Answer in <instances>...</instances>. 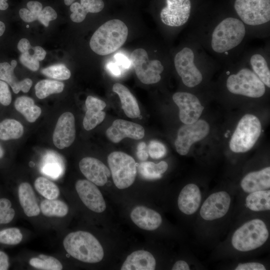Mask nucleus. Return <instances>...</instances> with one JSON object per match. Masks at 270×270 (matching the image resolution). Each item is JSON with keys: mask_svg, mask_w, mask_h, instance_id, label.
<instances>
[{"mask_svg": "<svg viewBox=\"0 0 270 270\" xmlns=\"http://www.w3.org/2000/svg\"><path fill=\"white\" fill-rule=\"evenodd\" d=\"M226 87L231 93L254 98L262 96L266 90L264 84L254 72L247 68L230 76Z\"/></svg>", "mask_w": 270, "mask_h": 270, "instance_id": "7", "label": "nucleus"}, {"mask_svg": "<svg viewBox=\"0 0 270 270\" xmlns=\"http://www.w3.org/2000/svg\"><path fill=\"white\" fill-rule=\"evenodd\" d=\"M128 36L126 24L118 19L110 20L100 26L92 36L90 48L100 56L110 54L120 48Z\"/></svg>", "mask_w": 270, "mask_h": 270, "instance_id": "2", "label": "nucleus"}, {"mask_svg": "<svg viewBox=\"0 0 270 270\" xmlns=\"http://www.w3.org/2000/svg\"><path fill=\"white\" fill-rule=\"evenodd\" d=\"M41 72L48 77L58 80H68L71 76L70 70L62 64H54L43 68Z\"/></svg>", "mask_w": 270, "mask_h": 270, "instance_id": "39", "label": "nucleus"}, {"mask_svg": "<svg viewBox=\"0 0 270 270\" xmlns=\"http://www.w3.org/2000/svg\"><path fill=\"white\" fill-rule=\"evenodd\" d=\"M262 126L255 116L246 114L239 121L230 142V148L234 152H244L250 150L260 136Z\"/></svg>", "mask_w": 270, "mask_h": 270, "instance_id": "5", "label": "nucleus"}, {"mask_svg": "<svg viewBox=\"0 0 270 270\" xmlns=\"http://www.w3.org/2000/svg\"><path fill=\"white\" fill-rule=\"evenodd\" d=\"M160 13L162 22L168 26H180L188 20L191 12L190 0H166Z\"/></svg>", "mask_w": 270, "mask_h": 270, "instance_id": "13", "label": "nucleus"}, {"mask_svg": "<svg viewBox=\"0 0 270 270\" xmlns=\"http://www.w3.org/2000/svg\"><path fill=\"white\" fill-rule=\"evenodd\" d=\"M14 107L30 122H34L42 112L41 108L34 104L32 98L28 96L18 98L14 102Z\"/></svg>", "mask_w": 270, "mask_h": 270, "instance_id": "28", "label": "nucleus"}, {"mask_svg": "<svg viewBox=\"0 0 270 270\" xmlns=\"http://www.w3.org/2000/svg\"><path fill=\"white\" fill-rule=\"evenodd\" d=\"M268 236L269 232L265 222L256 218L246 222L236 229L231 242L237 250L249 252L264 245Z\"/></svg>", "mask_w": 270, "mask_h": 270, "instance_id": "4", "label": "nucleus"}, {"mask_svg": "<svg viewBox=\"0 0 270 270\" xmlns=\"http://www.w3.org/2000/svg\"><path fill=\"white\" fill-rule=\"evenodd\" d=\"M252 68L262 82L270 87V71L267 62L260 54H254L250 60Z\"/></svg>", "mask_w": 270, "mask_h": 270, "instance_id": "35", "label": "nucleus"}, {"mask_svg": "<svg viewBox=\"0 0 270 270\" xmlns=\"http://www.w3.org/2000/svg\"><path fill=\"white\" fill-rule=\"evenodd\" d=\"M34 186L36 191L46 199H56L60 195L58 186L44 177H38L34 181Z\"/></svg>", "mask_w": 270, "mask_h": 270, "instance_id": "36", "label": "nucleus"}, {"mask_svg": "<svg viewBox=\"0 0 270 270\" xmlns=\"http://www.w3.org/2000/svg\"><path fill=\"white\" fill-rule=\"evenodd\" d=\"M172 270H190L188 264L184 260H179L176 261L172 266Z\"/></svg>", "mask_w": 270, "mask_h": 270, "instance_id": "51", "label": "nucleus"}, {"mask_svg": "<svg viewBox=\"0 0 270 270\" xmlns=\"http://www.w3.org/2000/svg\"><path fill=\"white\" fill-rule=\"evenodd\" d=\"M172 100L179 108V118L184 124L196 122L202 114L204 107L194 94L186 92H177Z\"/></svg>", "mask_w": 270, "mask_h": 270, "instance_id": "12", "label": "nucleus"}, {"mask_svg": "<svg viewBox=\"0 0 270 270\" xmlns=\"http://www.w3.org/2000/svg\"><path fill=\"white\" fill-rule=\"evenodd\" d=\"M136 156L142 161H146L148 156V146L144 142H140L137 147Z\"/></svg>", "mask_w": 270, "mask_h": 270, "instance_id": "49", "label": "nucleus"}, {"mask_svg": "<svg viewBox=\"0 0 270 270\" xmlns=\"http://www.w3.org/2000/svg\"><path fill=\"white\" fill-rule=\"evenodd\" d=\"M12 102V95L8 84L0 80V103L8 106Z\"/></svg>", "mask_w": 270, "mask_h": 270, "instance_id": "45", "label": "nucleus"}, {"mask_svg": "<svg viewBox=\"0 0 270 270\" xmlns=\"http://www.w3.org/2000/svg\"><path fill=\"white\" fill-rule=\"evenodd\" d=\"M10 266L8 256L0 250V270H7Z\"/></svg>", "mask_w": 270, "mask_h": 270, "instance_id": "50", "label": "nucleus"}, {"mask_svg": "<svg viewBox=\"0 0 270 270\" xmlns=\"http://www.w3.org/2000/svg\"><path fill=\"white\" fill-rule=\"evenodd\" d=\"M57 18L55 10L50 6L44 7L40 12L38 20L46 27H48L50 21L54 20Z\"/></svg>", "mask_w": 270, "mask_h": 270, "instance_id": "44", "label": "nucleus"}, {"mask_svg": "<svg viewBox=\"0 0 270 270\" xmlns=\"http://www.w3.org/2000/svg\"><path fill=\"white\" fill-rule=\"evenodd\" d=\"M79 198L83 204L92 212L100 213L106 209L103 196L96 186L86 180H79L75 184Z\"/></svg>", "mask_w": 270, "mask_h": 270, "instance_id": "15", "label": "nucleus"}, {"mask_svg": "<svg viewBox=\"0 0 270 270\" xmlns=\"http://www.w3.org/2000/svg\"><path fill=\"white\" fill-rule=\"evenodd\" d=\"M28 9L21 8L19 11L20 18L25 22H32L38 20L42 10V4L38 1H30L26 4Z\"/></svg>", "mask_w": 270, "mask_h": 270, "instance_id": "38", "label": "nucleus"}, {"mask_svg": "<svg viewBox=\"0 0 270 270\" xmlns=\"http://www.w3.org/2000/svg\"><path fill=\"white\" fill-rule=\"evenodd\" d=\"M79 168L87 180L98 186L105 185L110 176V169L96 158L86 157L82 158L79 162Z\"/></svg>", "mask_w": 270, "mask_h": 270, "instance_id": "18", "label": "nucleus"}, {"mask_svg": "<svg viewBox=\"0 0 270 270\" xmlns=\"http://www.w3.org/2000/svg\"><path fill=\"white\" fill-rule=\"evenodd\" d=\"M75 0H64V2L66 6H70Z\"/></svg>", "mask_w": 270, "mask_h": 270, "instance_id": "54", "label": "nucleus"}, {"mask_svg": "<svg viewBox=\"0 0 270 270\" xmlns=\"http://www.w3.org/2000/svg\"><path fill=\"white\" fill-rule=\"evenodd\" d=\"M236 270H265L264 265L256 262L239 264L235 268Z\"/></svg>", "mask_w": 270, "mask_h": 270, "instance_id": "46", "label": "nucleus"}, {"mask_svg": "<svg viewBox=\"0 0 270 270\" xmlns=\"http://www.w3.org/2000/svg\"><path fill=\"white\" fill-rule=\"evenodd\" d=\"M142 126L122 119L114 120L106 131L108 138L114 143H118L126 138L140 140L144 136Z\"/></svg>", "mask_w": 270, "mask_h": 270, "instance_id": "17", "label": "nucleus"}, {"mask_svg": "<svg viewBox=\"0 0 270 270\" xmlns=\"http://www.w3.org/2000/svg\"><path fill=\"white\" fill-rule=\"evenodd\" d=\"M22 234L20 229L10 228L0 230V243L8 245H16L22 240Z\"/></svg>", "mask_w": 270, "mask_h": 270, "instance_id": "40", "label": "nucleus"}, {"mask_svg": "<svg viewBox=\"0 0 270 270\" xmlns=\"http://www.w3.org/2000/svg\"><path fill=\"white\" fill-rule=\"evenodd\" d=\"M64 85L62 82L50 80H40L35 86L36 96L40 99H44L53 94L62 92Z\"/></svg>", "mask_w": 270, "mask_h": 270, "instance_id": "34", "label": "nucleus"}, {"mask_svg": "<svg viewBox=\"0 0 270 270\" xmlns=\"http://www.w3.org/2000/svg\"><path fill=\"white\" fill-rule=\"evenodd\" d=\"M6 29L5 24L4 23L0 21V36L4 33Z\"/></svg>", "mask_w": 270, "mask_h": 270, "instance_id": "53", "label": "nucleus"}, {"mask_svg": "<svg viewBox=\"0 0 270 270\" xmlns=\"http://www.w3.org/2000/svg\"><path fill=\"white\" fill-rule=\"evenodd\" d=\"M23 133V126L16 120L5 119L0 122V139L2 140L18 139Z\"/></svg>", "mask_w": 270, "mask_h": 270, "instance_id": "33", "label": "nucleus"}, {"mask_svg": "<svg viewBox=\"0 0 270 270\" xmlns=\"http://www.w3.org/2000/svg\"><path fill=\"white\" fill-rule=\"evenodd\" d=\"M202 200L200 190L194 184L185 186L180 192L178 198L179 210L186 215H192L198 209Z\"/></svg>", "mask_w": 270, "mask_h": 270, "instance_id": "20", "label": "nucleus"}, {"mask_svg": "<svg viewBox=\"0 0 270 270\" xmlns=\"http://www.w3.org/2000/svg\"><path fill=\"white\" fill-rule=\"evenodd\" d=\"M4 154V150L1 147V146H0V158L3 157Z\"/></svg>", "mask_w": 270, "mask_h": 270, "instance_id": "55", "label": "nucleus"}, {"mask_svg": "<svg viewBox=\"0 0 270 270\" xmlns=\"http://www.w3.org/2000/svg\"><path fill=\"white\" fill-rule=\"evenodd\" d=\"M130 60L136 75L142 83L150 84L160 80L163 65L158 60H150L145 50L140 48L134 50L131 54Z\"/></svg>", "mask_w": 270, "mask_h": 270, "instance_id": "9", "label": "nucleus"}, {"mask_svg": "<svg viewBox=\"0 0 270 270\" xmlns=\"http://www.w3.org/2000/svg\"><path fill=\"white\" fill-rule=\"evenodd\" d=\"M8 0H0V10H6L8 7Z\"/></svg>", "mask_w": 270, "mask_h": 270, "instance_id": "52", "label": "nucleus"}, {"mask_svg": "<svg viewBox=\"0 0 270 270\" xmlns=\"http://www.w3.org/2000/svg\"><path fill=\"white\" fill-rule=\"evenodd\" d=\"M63 246L69 255L84 262L98 263L104 256L100 243L88 232L78 230L69 233L64 239Z\"/></svg>", "mask_w": 270, "mask_h": 270, "instance_id": "1", "label": "nucleus"}, {"mask_svg": "<svg viewBox=\"0 0 270 270\" xmlns=\"http://www.w3.org/2000/svg\"><path fill=\"white\" fill-rule=\"evenodd\" d=\"M156 266V260L150 252L145 250H138L127 256L120 270H154Z\"/></svg>", "mask_w": 270, "mask_h": 270, "instance_id": "24", "label": "nucleus"}, {"mask_svg": "<svg viewBox=\"0 0 270 270\" xmlns=\"http://www.w3.org/2000/svg\"><path fill=\"white\" fill-rule=\"evenodd\" d=\"M148 155L154 159H158L162 158L166 154V149L165 146L160 142L156 140H152L148 146Z\"/></svg>", "mask_w": 270, "mask_h": 270, "instance_id": "43", "label": "nucleus"}, {"mask_svg": "<svg viewBox=\"0 0 270 270\" xmlns=\"http://www.w3.org/2000/svg\"><path fill=\"white\" fill-rule=\"evenodd\" d=\"M31 45L28 40L22 38L18 44V48L21 52L20 60L24 66L32 71H36L39 68L40 63L36 50L34 47V52L31 54L28 50Z\"/></svg>", "mask_w": 270, "mask_h": 270, "instance_id": "30", "label": "nucleus"}, {"mask_svg": "<svg viewBox=\"0 0 270 270\" xmlns=\"http://www.w3.org/2000/svg\"><path fill=\"white\" fill-rule=\"evenodd\" d=\"M240 186L242 190L247 193L270 189V166L248 174L242 179Z\"/></svg>", "mask_w": 270, "mask_h": 270, "instance_id": "22", "label": "nucleus"}, {"mask_svg": "<svg viewBox=\"0 0 270 270\" xmlns=\"http://www.w3.org/2000/svg\"><path fill=\"white\" fill-rule=\"evenodd\" d=\"M245 34L246 28L242 21L227 18L214 28L212 36V48L218 53L228 52L240 44Z\"/></svg>", "mask_w": 270, "mask_h": 270, "instance_id": "3", "label": "nucleus"}, {"mask_svg": "<svg viewBox=\"0 0 270 270\" xmlns=\"http://www.w3.org/2000/svg\"><path fill=\"white\" fill-rule=\"evenodd\" d=\"M192 50L184 47L178 52L174 58V66L184 85L192 88L199 84L202 76L194 63Z\"/></svg>", "mask_w": 270, "mask_h": 270, "instance_id": "10", "label": "nucleus"}, {"mask_svg": "<svg viewBox=\"0 0 270 270\" xmlns=\"http://www.w3.org/2000/svg\"><path fill=\"white\" fill-rule=\"evenodd\" d=\"M168 168V164L164 161L158 164L152 162L144 161L138 166V172L142 177L149 180L159 179L162 177Z\"/></svg>", "mask_w": 270, "mask_h": 270, "instance_id": "32", "label": "nucleus"}, {"mask_svg": "<svg viewBox=\"0 0 270 270\" xmlns=\"http://www.w3.org/2000/svg\"><path fill=\"white\" fill-rule=\"evenodd\" d=\"M104 6L102 0H80V3L74 2L70 6L72 12L71 20L75 22H82L88 12L97 13L102 11Z\"/></svg>", "mask_w": 270, "mask_h": 270, "instance_id": "27", "label": "nucleus"}, {"mask_svg": "<svg viewBox=\"0 0 270 270\" xmlns=\"http://www.w3.org/2000/svg\"><path fill=\"white\" fill-rule=\"evenodd\" d=\"M76 138L74 117L67 112L58 118L52 136L54 145L59 149L70 146Z\"/></svg>", "mask_w": 270, "mask_h": 270, "instance_id": "16", "label": "nucleus"}, {"mask_svg": "<svg viewBox=\"0 0 270 270\" xmlns=\"http://www.w3.org/2000/svg\"><path fill=\"white\" fill-rule=\"evenodd\" d=\"M15 211L12 208V202L8 198H0V224L10 222L14 218Z\"/></svg>", "mask_w": 270, "mask_h": 270, "instance_id": "41", "label": "nucleus"}, {"mask_svg": "<svg viewBox=\"0 0 270 270\" xmlns=\"http://www.w3.org/2000/svg\"><path fill=\"white\" fill-rule=\"evenodd\" d=\"M86 111L83 120V126L86 130H90L101 123L105 118L103 110L106 102L96 98L88 96L86 100Z\"/></svg>", "mask_w": 270, "mask_h": 270, "instance_id": "21", "label": "nucleus"}, {"mask_svg": "<svg viewBox=\"0 0 270 270\" xmlns=\"http://www.w3.org/2000/svg\"><path fill=\"white\" fill-rule=\"evenodd\" d=\"M28 262L32 266L38 270H61L63 268L62 263L57 258L43 254L31 258Z\"/></svg>", "mask_w": 270, "mask_h": 270, "instance_id": "37", "label": "nucleus"}, {"mask_svg": "<svg viewBox=\"0 0 270 270\" xmlns=\"http://www.w3.org/2000/svg\"><path fill=\"white\" fill-rule=\"evenodd\" d=\"M114 59L116 61V62L124 70L129 68L132 65L131 60L122 54H116L114 55Z\"/></svg>", "mask_w": 270, "mask_h": 270, "instance_id": "47", "label": "nucleus"}, {"mask_svg": "<svg viewBox=\"0 0 270 270\" xmlns=\"http://www.w3.org/2000/svg\"><path fill=\"white\" fill-rule=\"evenodd\" d=\"M40 212L48 217H64L68 212V206L64 202L56 200L45 199L41 202Z\"/></svg>", "mask_w": 270, "mask_h": 270, "instance_id": "31", "label": "nucleus"}, {"mask_svg": "<svg viewBox=\"0 0 270 270\" xmlns=\"http://www.w3.org/2000/svg\"><path fill=\"white\" fill-rule=\"evenodd\" d=\"M18 197L20 204L26 216H36L40 214V210L37 198L29 183L24 182L20 184Z\"/></svg>", "mask_w": 270, "mask_h": 270, "instance_id": "25", "label": "nucleus"}, {"mask_svg": "<svg viewBox=\"0 0 270 270\" xmlns=\"http://www.w3.org/2000/svg\"><path fill=\"white\" fill-rule=\"evenodd\" d=\"M130 217L136 226L146 230H155L162 223V218L158 212L142 206L134 208L130 212Z\"/></svg>", "mask_w": 270, "mask_h": 270, "instance_id": "19", "label": "nucleus"}, {"mask_svg": "<svg viewBox=\"0 0 270 270\" xmlns=\"http://www.w3.org/2000/svg\"><path fill=\"white\" fill-rule=\"evenodd\" d=\"M106 68L108 72L115 77H120L123 73L124 69L116 62H109L106 64Z\"/></svg>", "mask_w": 270, "mask_h": 270, "instance_id": "48", "label": "nucleus"}, {"mask_svg": "<svg viewBox=\"0 0 270 270\" xmlns=\"http://www.w3.org/2000/svg\"><path fill=\"white\" fill-rule=\"evenodd\" d=\"M16 64V60H12L10 64L7 62L0 63V80L7 82L15 94L18 93L20 90L28 92L32 86V82L28 78L18 80L14 74Z\"/></svg>", "mask_w": 270, "mask_h": 270, "instance_id": "23", "label": "nucleus"}, {"mask_svg": "<svg viewBox=\"0 0 270 270\" xmlns=\"http://www.w3.org/2000/svg\"><path fill=\"white\" fill-rule=\"evenodd\" d=\"M246 204L250 210L262 212L270 210V190H266L249 193L246 198Z\"/></svg>", "mask_w": 270, "mask_h": 270, "instance_id": "29", "label": "nucleus"}, {"mask_svg": "<svg viewBox=\"0 0 270 270\" xmlns=\"http://www.w3.org/2000/svg\"><path fill=\"white\" fill-rule=\"evenodd\" d=\"M210 126L204 120H198L190 124H184L178 130L174 145L176 152L186 155L192 144L204 138L208 134Z\"/></svg>", "mask_w": 270, "mask_h": 270, "instance_id": "11", "label": "nucleus"}, {"mask_svg": "<svg viewBox=\"0 0 270 270\" xmlns=\"http://www.w3.org/2000/svg\"><path fill=\"white\" fill-rule=\"evenodd\" d=\"M230 203V196L226 192L220 191L212 193L202 206L200 215L206 220L220 218L227 214Z\"/></svg>", "mask_w": 270, "mask_h": 270, "instance_id": "14", "label": "nucleus"}, {"mask_svg": "<svg viewBox=\"0 0 270 270\" xmlns=\"http://www.w3.org/2000/svg\"><path fill=\"white\" fill-rule=\"evenodd\" d=\"M52 153H50V158L43 166L42 170L44 174L52 178H58L62 173V167L60 164L56 161V158L54 160L52 159Z\"/></svg>", "mask_w": 270, "mask_h": 270, "instance_id": "42", "label": "nucleus"}, {"mask_svg": "<svg viewBox=\"0 0 270 270\" xmlns=\"http://www.w3.org/2000/svg\"><path fill=\"white\" fill-rule=\"evenodd\" d=\"M108 162L116 186L119 189L130 187L136 175V163L130 156L122 152H113L108 156Z\"/></svg>", "mask_w": 270, "mask_h": 270, "instance_id": "6", "label": "nucleus"}, {"mask_svg": "<svg viewBox=\"0 0 270 270\" xmlns=\"http://www.w3.org/2000/svg\"><path fill=\"white\" fill-rule=\"evenodd\" d=\"M112 90L118 95L122 109L128 117L134 118L140 116V112L137 100L126 86L116 83L113 85Z\"/></svg>", "mask_w": 270, "mask_h": 270, "instance_id": "26", "label": "nucleus"}, {"mask_svg": "<svg viewBox=\"0 0 270 270\" xmlns=\"http://www.w3.org/2000/svg\"><path fill=\"white\" fill-rule=\"evenodd\" d=\"M234 7L248 25L258 26L270 20V0H236Z\"/></svg>", "mask_w": 270, "mask_h": 270, "instance_id": "8", "label": "nucleus"}]
</instances>
